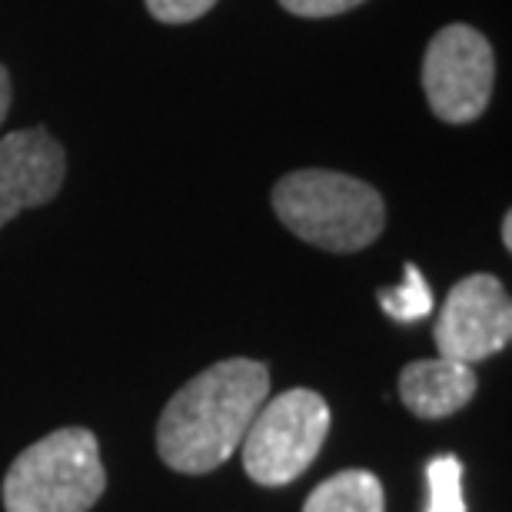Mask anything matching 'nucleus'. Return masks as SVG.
Wrapping results in <instances>:
<instances>
[{
  "label": "nucleus",
  "mask_w": 512,
  "mask_h": 512,
  "mask_svg": "<svg viewBox=\"0 0 512 512\" xmlns=\"http://www.w3.org/2000/svg\"><path fill=\"white\" fill-rule=\"evenodd\" d=\"M270 396L260 360H220L180 386L157 423V453L177 473H210L237 453Z\"/></svg>",
  "instance_id": "nucleus-1"
},
{
  "label": "nucleus",
  "mask_w": 512,
  "mask_h": 512,
  "mask_svg": "<svg viewBox=\"0 0 512 512\" xmlns=\"http://www.w3.org/2000/svg\"><path fill=\"white\" fill-rule=\"evenodd\" d=\"M286 230L330 253L366 250L386 227V203L370 183L336 170H296L273 187Z\"/></svg>",
  "instance_id": "nucleus-2"
},
{
  "label": "nucleus",
  "mask_w": 512,
  "mask_h": 512,
  "mask_svg": "<svg viewBox=\"0 0 512 512\" xmlns=\"http://www.w3.org/2000/svg\"><path fill=\"white\" fill-rule=\"evenodd\" d=\"M107 473L97 436L67 426L27 446L4 476L7 512H87L104 496Z\"/></svg>",
  "instance_id": "nucleus-3"
},
{
  "label": "nucleus",
  "mask_w": 512,
  "mask_h": 512,
  "mask_svg": "<svg viewBox=\"0 0 512 512\" xmlns=\"http://www.w3.org/2000/svg\"><path fill=\"white\" fill-rule=\"evenodd\" d=\"M330 433V406L313 389H286L266 399L243 436V469L260 486L300 479Z\"/></svg>",
  "instance_id": "nucleus-4"
},
{
  "label": "nucleus",
  "mask_w": 512,
  "mask_h": 512,
  "mask_svg": "<svg viewBox=\"0 0 512 512\" xmlns=\"http://www.w3.org/2000/svg\"><path fill=\"white\" fill-rule=\"evenodd\" d=\"M496 57L476 27L449 24L429 40L423 90L433 114L446 124H473L493 97Z\"/></svg>",
  "instance_id": "nucleus-5"
},
{
  "label": "nucleus",
  "mask_w": 512,
  "mask_h": 512,
  "mask_svg": "<svg viewBox=\"0 0 512 512\" xmlns=\"http://www.w3.org/2000/svg\"><path fill=\"white\" fill-rule=\"evenodd\" d=\"M436 346L443 360L473 366L509 346L512 303L493 273H473L449 290L436 320Z\"/></svg>",
  "instance_id": "nucleus-6"
},
{
  "label": "nucleus",
  "mask_w": 512,
  "mask_h": 512,
  "mask_svg": "<svg viewBox=\"0 0 512 512\" xmlns=\"http://www.w3.org/2000/svg\"><path fill=\"white\" fill-rule=\"evenodd\" d=\"M67 157L47 130L30 127L0 137V227L17 213L44 207L64 187Z\"/></svg>",
  "instance_id": "nucleus-7"
},
{
  "label": "nucleus",
  "mask_w": 512,
  "mask_h": 512,
  "mask_svg": "<svg viewBox=\"0 0 512 512\" xmlns=\"http://www.w3.org/2000/svg\"><path fill=\"white\" fill-rule=\"evenodd\" d=\"M473 366L456 360H416L399 373V396L419 419H446L476 396Z\"/></svg>",
  "instance_id": "nucleus-8"
},
{
  "label": "nucleus",
  "mask_w": 512,
  "mask_h": 512,
  "mask_svg": "<svg viewBox=\"0 0 512 512\" xmlns=\"http://www.w3.org/2000/svg\"><path fill=\"white\" fill-rule=\"evenodd\" d=\"M303 512H386V493L366 469H343L306 496Z\"/></svg>",
  "instance_id": "nucleus-9"
},
{
  "label": "nucleus",
  "mask_w": 512,
  "mask_h": 512,
  "mask_svg": "<svg viewBox=\"0 0 512 512\" xmlns=\"http://www.w3.org/2000/svg\"><path fill=\"white\" fill-rule=\"evenodd\" d=\"M380 306L389 320H396V323H416L433 313V290H429L426 276L419 273L416 263H406L403 283L393 286V290H389V286L380 290Z\"/></svg>",
  "instance_id": "nucleus-10"
},
{
  "label": "nucleus",
  "mask_w": 512,
  "mask_h": 512,
  "mask_svg": "<svg viewBox=\"0 0 512 512\" xmlns=\"http://www.w3.org/2000/svg\"><path fill=\"white\" fill-rule=\"evenodd\" d=\"M429 503L426 512H466L463 503V463L456 456H436L426 466Z\"/></svg>",
  "instance_id": "nucleus-11"
},
{
  "label": "nucleus",
  "mask_w": 512,
  "mask_h": 512,
  "mask_svg": "<svg viewBox=\"0 0 512 512\" xmlns=\"http://www.w3.org/2000/svg\"><path fill=\"white\" fill-rule=\"evenodd\" d=\"M217 0H147V10L163 24H190L213 10Z\"/></svg>",
  "instance_id": "nucleus-12"
},
{
  "label": "nucleus",
  "mask_w": 512,
  "mask_h": 512,
  "mask_svg": "<svg viewBox=\"0 0 512 512\" xmlns=\"http://www.w3.org/2000/svg\"><path fill=\"white\" fill-rule=\"evenodd\" d=\"M283 10H290L296 17H336L346 10L360 7L363 0H280Z\"/></svg>",
  "instance_id": "nucleus-13"
},
{
  "label": "nucleus",
  "mask_w": 512,
  "mask_h": 512,
  "mask_svg": "<svg viewBox=\"0 0 512 512\" xmlns=\"http://www.w3.org/2000/svg\"><path fill=\"white\" fill-rule=\"evenodd\" d=\"M7 110H10V74L0 67V124L7 120Z\"/></svg>",
  "instance_id": "nucleus-14"
},
{
  "label": "nucleus",
  "mask_w": 512,
  "mask_h": 512,
  "mask_svg": "<svg viewBox=\"0 0 512 512\" xmlns=\"http://www.w3.org/2000/svg\"><path fill=\"white\" fill-rule=\"evenodd\" d=\"M503 243H506V250H512V213L503 217Z\"/></svg>",
  "instance_id": "nucleus-15"
}]
</instances>
